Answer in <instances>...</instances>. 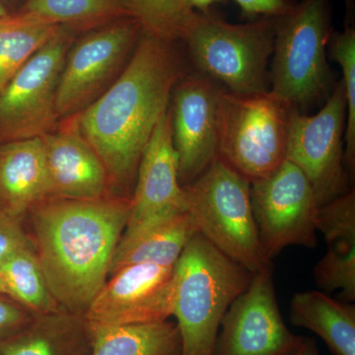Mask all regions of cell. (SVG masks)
Returning a JSON list of instances; mask_svg holds the SVG:
<instances>
[{"label":"cell","instance_id":"10","mask_svg":"<svg viewBox=\"0 0 355 355\" xmlns=\"http://www.w3.org/2000/svg\"><path fill=\"white\" fill-rule=\"evenodd\" d=\"M144 31L133 17L97 28L72 44L57 89L60 120L80 113L120 76Z\"/></svg>","mask_w":355,"mask_h":355},{"label":"cell","instance_id":"9","mask_svg":"<svg viewBox=\"0 0 355 355\" xmlns=\"http://www.w3.org/2000/svg\"><path fill=\"white\" fill-rule=\"evenodd\" d=\"M347 100L342 80L317 114L308 116L289 110L286 159L309 180L321 207L349 190L350 180L345 167Z\"/></svg>","mask_w":355,"mask_h":355},{"label":"cell","instance_id":"29","mask_svg":"<svg viewBox=\"0 0 355 355\" xmlns=\"http://www.w3.org/2000/svg\"><path fill=\"white\" fill-rule=\"evenodd\" d=\"M32 246L23 221L0 209V261L23 248Z\"/></svg>","mask_w":355,"mask_h":355},{"label":"cell","instance_id":"13","mask_svg":"<svg viewBox=\"0 0 355 355\" xmlns=\"http://www.w3.org/2000/svg\"><path fill=\"white\" fill-rule=\"evenodd\" d=\"M174 266L137 263L110 275L83 316L89 330L167 321L174 307Z\"/></svg>","mask_w":355,"mask_h":355},{"label":"cell","instance_id":"33","mask_svg":"<svg viewBox=\"0 0 355 355\" xmlns=\"http://www.w3.org/2000/svg\"><path fill=\"white\" fill-rule=\"evenodd\" d=\"M189 6L193 11L200 13L210 12V7L217 2L225 1V0H187Z\"/></svg>","mask_w":355,"mask_h":355},{"label":"cell","instance_id":"12","mask_svg":"<svg viewBox=\"0 0 355 355\" xmlns=\"http://www.w3.org/2000/svg\"><path fill=\"white\" fill-rule=\"evenodd\" d=\"M220 328L214 355H288L304 338L284 323L270 266L253 273L246 291L224 315Z\"/></svg>","mask_w":355,"mask_h":355},{"label":"cell","instance_id":"8","mask_svg":"<svg viewBox=\"0 0 355 355\" xmlns=\"http://www.w3.org/2000/svg\"><path fill=\"white\" fill-rule=\"evenodd\" d=\"M72 44L62 27L0 91V144L41 139L58 128V79Z\"/></svg>","mask_w":355,"mask_h":355},{"label":"cell","instance_id":"5","mask_svg":"<svg viewBox=\"0 0 355 355\" xmlns=\"http://www.w3.org/2000/svg\"><path fill=\"white\" fill-rule=\"evenodd\" d=\"M277 18L231 24L216 14L196 11L182 39L198 72L236 94L270 90L268 60L275 46Z\"/></svg>","mask_w":355,"mask_h":355},{"label":"cell","instance_id":"28","mask_svg":"<svg viewBox=\"0 0 355 355\" xmlns=\"http://www.w3.org/2000/svg\"><path fill=\"white\" fill-rule=\"evenodd\" d=\"M317 231L327 244L338 240L355 241V191L347 193L322 205L318 210Z\"/></svg>","mask_w":355,"mask_h":355},{"label":"cell","instance_id":"14","mask_svg":"<svg viewBox=\"0 0 355 355\" xmlns=\"http://www.w3.org/2000/svg\"><path fill=\"white\" fill-rule=\"evenodd\" d=\"M221 86L200 72L184 74L173 89V144L182 186L191 183L217 157L216 104Z\"/></svg>","mask_w":355,"mask_h":355},{"label":"cell","instance_id":"15","mask_svg":"<svg viewBox=\"0 0 355 355\" xmlns=\"http://www.w3.org/2000/svg\"><path fill=\"white\" fill-rule=\"evenodd\" d=\"M181 212H187L186 191L180 183L171 112L168 109L142 154L123 235Z\"/></svg>","mask_w":355,"mask_h":355},{"label":"cell","instance_id":"34","mask_svg":"<svg viewBox=\"0 0 355 355\" xmlns=\"http://www.w3.org/2000/svg\"><path fill=\"white\" fill-rule=\"evenodd\" d=\"M0 294H3V295L9 297L8 289H7L6 282H4L3 277H2L1 270H0Z\"/></svg>","mask_w":355,"mask_h":355},{"label":"cell","instance_id":"31","mask_svg":"<svg viewBox=\"0 0 355 355\" xmlns=\"http://www.w3.org/2000/svg\"><path fill=\"white\" fill-rule=\"evenodd\" d=\"M247 18H279L291 12L294 0H234Z\"/></svg>","mask_w":355,"mask_h":355},{"label":"cell","instance_id":"16","mask_svg":"<svg viewBox=\"0 0 355 355\" xmlns=\"http://www.w3.org/2000/svg\"><path fill=\"white\" fill-rule=\"evenodd\" d=\"M41 139L48 198L89 200L116 196L106 168L79 132L76 116L60 120Z\"/></svg>","mask_w":355,"mask_h":355},{"label":"cell","instance_id":"30","mask_svg":"<svg viewBox=\"0 0 355 355\" xmlns=\"http://www.w3.org/2000/svg\"><path fill=\"white\" fill-rule=\"evenodd\" d=\"M32 317L22 306L0 294V342L22 329Z\"/></svg>","mask_w":355,"mask_h":355},{"label":"cell","instance_id":"7","mask_svg":"<svg viewBox=\"0 0 355 355\" xmlns=\"http://www.w3.org/2000/svg\"><path fill=\"white\" fill-rule=\"evenodd\" d=\"M184 189L187 212L207 241L252 273L270 266L261 253L247 179L216 157Z\"/></svg>","mask_w":355,"mask_h":355},{"label":"cell","instance_id":"6","mask_svg":"<svg viewBox=\"0 0 355 355\" xmlns=\"http://www.w3.org/2000/svg\"><path fill=\"white\" fill-rule=\"evenodd\" d=\"M291 105L272 91L217 97V157L250 183L270 176L286 159Z\"/></svg>","mask_w":355,"mask_h":355},{"label":"cell","instance_id":"22","mask_svg":"<svg viewBox=\"0 0 355 355\" xmlns=\"http://www.w3.org/2000/svg\"><path fill=\"white\" fill-rule=\"evenodd\" d=\"M62 28L22 12L0 18V91Z\"/></svg>","mask_w":355,"mask_h":355},{"label":"cell","instance_id":"20","mask_svg":"<svg viewBox=\"0 0 355 355\" xmlns=\"http://www.w3.org/2000/svg\"><path fill=\"white\" fill-rule=\"evenodd\" d=\"M291 321L323 340L333 355H355V305L331 298L324 292L294 294Z\"/></svg>","mask_w":355,"mask_h":355},{"label":"cell","instance_id":"26","mask_svg":"<svg viewBox=\"0 0 355 355\" xmlns=\"http://www.w3.org/2000/svg\"><path fill=\"white\" fill-rule=\"evenodd\" d=\"M328 55L340 65L342 83L347 100V123L345 133V167L350 182L355 173V29L349 25L343 31L331 33Z\"/></svg>","mask_w":355,"mask_h":355},{"label":"cell","instance_id":"27","mask_svg":"<svg viewBox=\"0 0 355 355\" xmlns=\"http://www.w3.org/2000/svg\"><path fill=\"white\" fill-rule=\"evenodd\" d=\"M314 279L322 291H340L345 302H354L355 241L338 240L328 244L326 254L315 266Z\"/></svg>","mask_w":355,"mask_h":355},{"label":"cell","instance_id":"2","mask_svg":"<svg viewBox=\"0 0 355 355\" xmlns=\"http://www.w3.org/2000/svg\"><path fill=\"white\" fill-rule=\"evenodd\" d=\"M130 205V197L123 196L89 200L46 198L26 216L44 279L64 309L83 316L108 279Z\"/></svg>","mask_w":355,"mask_h":355},{"label":"cell","instance_id":"1","mask_svg":"<svg viewBox=\"0 0 355 355\" xmlns=\"http://www.w3.org/2000/svg\"><path fill=\"white\" fill-rule=\"evenodd\" d=\"M175 42L142 34L116 81L80 113L79 132L108 173L116 196L130 197L142 154L186 74Z\"/></svg>","mask_w":355,"mask_h":355},{"label":"cell","instance_id":"17","mask_svg":"<svg viewBox=\"0 0 355 355\" xmlns=\"http://www.w3.org/2000/svg\"><path fill=\"white\" fill-rule=\"evenodd\" d=\"M46 198L42 139L0 144V209L24 221L32 207Z\"/></svg>","mask_w":355,"mask_h":355},{"label":"cell","instance_id":"25","mask_svg":"<svg viewBox=\"0 0 355 355\" xmlns=\"http://www.w3.org/2000/svg\"><path fill=\"white\" fill-rule=\"evenodd\" d=\"M144 34L166 42L183 39L196 11L187 0H123Z\"/></svg>","mask_w":355,"mask_h":355},{"label":"cell","instance_id":"24","mask_svg":"<svg viewBox=\"0 0 355 355\" xmlns=\"http://www.w3.org/2000/svg\"><path fill=\"white\" fill-rule=\"evenodd\" d=\"M9 297L32 315L62 309L50 291L33 246L23 248L0 261Z\"/></svg>","mask_w":355,"mask_h":355},{"label":"cell","instance_id":"21","mask_svg":"<svg viewBox=\"0 0 355 355\" xmlns=\"http://www.w3.org/2000/svg\"><path fill=\"white\" fill-rule=\"evenodd\" d=\"M90 331L93 338L91 355H181V336L177 324L171 322L109 327Z\"/></svg>","mask_w":355,"mask_h":355},{"label":"cell","instance_id":"4","mask_svg":"<svg viewBox=\"0 0 355 355\" xmlns=\"http://www.w3.org/2000/svg\"><path fill=\"white\" fill-rule=\"evenodd\" d=\"M331 31L330 0H302L277 18L270 91L303 113L335 89L327 50Z\"/></svg>","mask_w":355,"mask_h":355},{"label":"cell","instance_id":"19","mask_svg":"<svg viewBox=\"0 0 355 355\" xmlns=\"http://www.w3.org/2000/svg\"><path fill=\"white\" fill-rule=\"evenodd\" d=\"M198 229L188 212L166 217L130 235H123L114 251L109 277L137 263L174 266Z\"/></svg>","mask_w":355,"mask_h":355},{"label":"cell","instance_id":"23","mask_svg":"<svg viewBox=\"0 0 355 355\" xmlns=\"http://www.w3.org/2000/svg\"><path fill=\"white\" fill-rule=\"evenodd\" d=\"M21 12L70 29H92L132 17L123 0H27Z\"/></svg>","mask_w":355,"mask_h":355},{"label":"cell","instance_id":"18","mask_svg":"<svg viewBox=\"0 0 355 355\" xmlns=\"http://www.w3.org/2000/svg\"><path fill=\"white\" fill-rule=\"evenodd\" d=\"M93 338L80 315L64 309L33 315L0 342V355H91Z\"/></svg>","mask_w":355,"mask_h":355},{"label":"cell","instance_id":"32","mask_svg":"<svg viewBox=\"0 0 355 355\" xmlns=\"http://www.w3.org/2000/svg\"><path fill=\"white\" fill-rule=\"evenodd\" d=\"M288 355H321V354H320L317 343L315 342L314 340L309 338H304L297 349L293 350V352Z\"/></svg>","mask_w":355,"mask_h":355},{"label":"cell","instance_id":"35","mask_svg":"<svg viewBox=\"0 0 355 355\" xmlns=\"http://www.w3.org/2000/svg\"><path fill=\"white\" fill-rule=\"evenodd\" d=\"M345 3H347V9L352 11L354 10V0H345Z\"/></svg>","mask_w":355,"mask_h":355},{"label":"cell","instance_id":"36","mask_svg":"<svg viewBox=\"0 0 355 355\" xmlns=\"http://www.w3.org/2000/svg\"><path fill=\"white\" fill-rule=\"evenodd\" d=\"M7 14H9L7 12L6 9L4 8V6H2L1 2H0V18L3 17V16H6Z\"/></svg>","mask_w":355,"mask_h":355},{"label":"cell","instance_id":"11","mask_svg":"<svg viewBox=\"0 0 355 355\" xmlns=\"http://www.w3.org/2000/svg\"><path fill=\"white\" fill-rule=\"evenodd\" d=\"M251 200L268 263L289 246L316 247L320 207L309 180L297 166L286 159L270 176L251 183Z\"/></svg>","mask_w":355,"mask_h":355},{"label":"cell","instance_id":"3","mask_svg":"<svg viewBox=\"0 0 355 355\" xmlns=\"http://www.w3.org/2000/svg\"><path fill=\"white\" fill-rule=\"evenodd\" d=\"M253 273L197 233L174 266V307L181 355H214L224 315Z\"/></svg>","mask_w":355,"mask_h":355}]
</instances>
